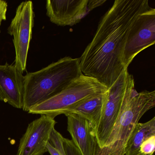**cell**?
<instances>
[{
    "mask_svg": "<svg viewBox=\"0 0 155 155\" xmlns=\"http://www.w3.org/2000/svg\"><path fill=\"white\" fill-rule=\"evenodd\" d=\"M150 8L147 0H116L79 58L83 75L110 87L126 70L122 55L131 24L139 14Z\"/></svg>",
    "mask_w": 155,
    "mask_h": 155,
    "instance_id": "6da1fadb",
    "label": "cell"
},
{
    "mask_svg": "<svg viewBox=\"0 0 155 155\" xmlns=\"http://www.w3.org/2000/svg\"><path fill=\"white\" fill-rule=\"evenodd\" d=\"M155 106V91L137 92L132 75L128 73L127 87L119 115L102 148L94 155H125L128 140L142 116Z\"/></svg>",
    "mask_w": 155,
    "mask_h": 155,
    "instance_id": "7a4b0ae2",
    "label": "cell"
},
{
    "mask_svg": "<svg viewBox=\"0 0 155 155\" xmlns=\"http://www.w3.org/2000/svg\"><path fill=\"white\" fill-rule=\"evenodd\" d=\"M83 75L79 59L66 57L38 71L25 76L24 106L28 112L32 107L57 95Z\"/></svg>",
    "mask_w": 155,
    "mask_h": 155,
    "instance_id": "3957f363",
    "label": "cell"
},
{
    "mask_svg": "<svg viewBox=\"0 0 155 155\" xmlns=\"http://www.w3.org/2000/svg\"><path fill=\"white\" fill-rule=\"evenodd\" d=\"M107 89L95 79L83 75L58 94L32 107L28 112L55 118L91 96L106 92Z\"/></svg>",
    "mask_w": 155,
    "mask_h": 155,
    "instance_id": "277c9868",
    "label": "cell"
},
{
    "mask_svg": "<svg viewBox=\"0 0 155 155\" xmlns=\"http://www.w3.org/2000/svg\"><path fill=\"white\" fill-rule=\"evenodd\" d=\"M127 69L121 72L114 84L107 89L99 121L91 131L96 140V150L102 148L119 115L127 87Z\"/></svg>",
    "mask_w": 155,
    "mask_h": 155,
    "instance_id": "5b68a950",
    "label": "cell"
},
{
    "mask_svg": "<svg viewBox=\"0 0 155 155\" xmlns=\"http://www.w3.org/2000/svg\"><path fill=\"white\" fill-rule=\"evenodd\" d=\"M34 17L33 2L30 1L23 2L17 8L15 17L8 29V33L13 37L16 55L14 65L22 73L27 68Z\"/></svg>",
    "mask_w": 155,
    "mask_h": 155,
    "instance_id": "8992f818",
    "label": "cell"
},
{
    "mask_svg": "<svg viewBox=\"0 0 155 155\" xmlns=\"http://www.w3.org/2000/svg\"><path fill=\"white\" fill-rule=\"evenodd\" d=\"M155 42V9L150 8L137 16L128 32L122 55L125 69L137 55Z\"/></svg>",
    "mask_w": 155,
    "mask_h": 155,
    "instance_id": "52a82bcc",
    "label": "cell"
},
{
    "mask_svg": "<svg viewBox=\"0 0 155 155\" xmlns=\"http://www.w3.org/2000/svg\"><path fill=\"white\" fill-rule=\"evenodd\" d=\"M56 124L54 118L46 115L30 123L20 140L17 155H43Z\"/></svg>",
    "mask_w": 155,
    "mask_h": 155,
    "instance_id": "ba28073f",
    "label": "cell"
},
{
    "mask_svg": "<svg viewBox=\"0 0 155 155\" xmlns=\"http://www.w3.org/2000/svg\"><path fill=\"white\" fill-rule=\"evenodd\" d=\"M89 0H48L47 15L52 23L59 26H73L89 12Z\"/></svg>",
    "mask_w": 155,
    "mask_h": 155,
    "instance_id": "9c48e42d",
    "label": "cell"
},
{
    "mask_svg": "<svg viewBox=\"0 0 155 155\" xmlns=\"http://www.w3.org/2000/svg\"><path fill=\"white\" fill-rule=\"evenodd\" d=\"M25 93V76L15 65H0V100L22 109Z\"/></svg>",
    "mask_w": 155,
    "mask_h": 155,
    "instance_id": "30bf717a",
    "label": "cell"
},
{
    "mask_svg": "<svg viewBox=\"0 0 155 155\" xmlns=\"http://www.w3.org/2000/svg\"><path fill=\"white\" fill-rule=\"evenodd\" d=\"M68 118V130L72 140L81 155H94L96 140L91 134L88 121L78 114H66Z\"/></svg>",
    "mask_w": 155,
    "mask_h": 155,
    "instance_id": "8fae6325",
    "label": "cell"
},
{
    "mask_svg": "<svg viewBox=\"0 0 155 155\" xmlns=\"http://www.w3.org/2000/svg\"><path fill=\"white\" fill-rule=\"evenodd\" d=\"M107 97V91L91 96L70 108L64 115L75 113L86 119L89 123L91 132L99 121Z\"/></svg>",
    "mask_w": 155,
    "mask_h": 155,
    "instance_id": "7c38bea8",
    "label": "cell"
},
{
    "mask_svg": "<svg viewBox=\"0 0 155 155\" xmlns=\"http://www.w3.org/2000/svg\"><path fill=\"white\" fill-rule=\"evenodd\" d=\"M155 135V117L145 123L137 124L128 140L125 155H140V148L142 142L147 138Z\"/></svg>",
    "mask_w": 155,
    "mask_h": 155,
    "instance_id": "4fadbf2b",
    "label": "cell"
},
{
    "mask_svg": "<svg viewBox=\"0 0 155 155\" xmlns=\"http://www.w3.org/2000/svg\"><path fill=\"white\" fill-rule=\"evenodd\" d=\"M47 149L50 155H81L73 141L64 137L55 128L51 131Z\"/></svg>",
    "mask_w": 155,
    "mask_h": 155,
    "instance_id": "5bb4252c",
    "label": "cell"
},
{
    "mask_svg": "<svg viewBox=\"0 0 155 155\" xmlns=\"http://www.w3.org/2000/svg\"><path fill=\"white\" fill-rule=\"evenodd\" d=\"M155 149V135L145 140L140 148V153L142 155L154 154Z\"/></svg>",
    "mask_w": 155,
    "mask_h": 155,
    "instance_id": "9a60e30c",
    "label": "cell"
},
{
    "mask_svg": "<svg viewBox=\"0 0 155 155\" xmlns=\"http://www.w3.org/2000/svg\"><path fill=\"white\" fill-rule=\"evenodd\" d=\"M8 8V3L5 1L0 0V27L2 21L6 20V14Z\"/></svg>",
    "mask_w": 155,
    "mask_h": 155,
    "instance_id": "2e32d148",
    "label": "cell"
},
{
    "mask_svg": "<svg viewBox=\"0 0 155 155\" xmlns=\"http://www.w3.org/2000/svg\"><path fill=\"white\" fill-rule=\"evenodd\" d=\"M106 0H89L88 8L89 11L91 12L94 9L99 7L106 2Z\"/></svg>",
    "mask_w": 155,
    "mask_h": 155,
    "instance_id": "e0dca14e",
    "label": "cell"
}]
</instances>
